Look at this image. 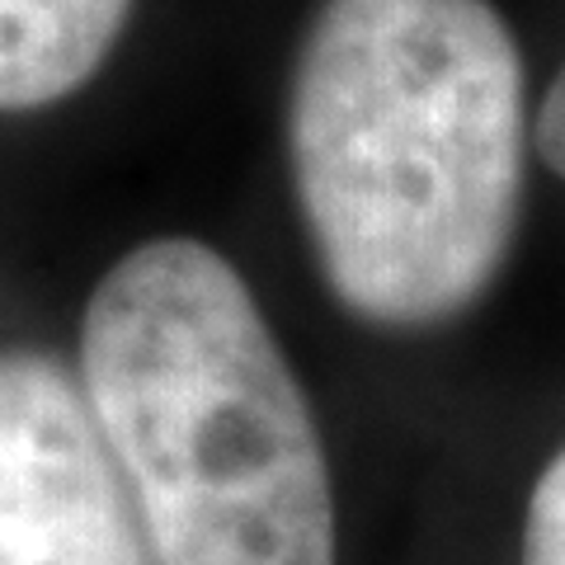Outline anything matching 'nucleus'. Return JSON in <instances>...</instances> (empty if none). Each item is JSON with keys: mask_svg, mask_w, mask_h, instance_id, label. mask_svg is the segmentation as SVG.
I'll use <instances>...</instances> for the list:
<instances>
[{"mask_svg": "<svg viewBox=\"0 0 565 565\" xmlns=\"http://www.w3.org/2000/svg\"><path fill=\"white\" fill-rule=\"evenodd\" d=\"M132 0H0V114L57 104L104 66Z\"/></svg>", "mask_w": 565, "mask_h": 565, "instance_id": "20e7f679", "label": "nucleus"}, {"mask_svg": "<svg viewBox=\"0 0 565 565\" xmlns=\"http://www.w3.org/2000/svg\"><path fill=\"white\" fill-rule=\"evenodd\" d=\"M292 180L330 288L377 326L490 288L523 199V57L486 0H326L292 76Z\"/></svg>", "mask_w": 565, "mask_h": 565, "instance_id": "f257e3e1", "label": "nucleus"}, {"mask_svg": "<svg viewBox=\"0 0 565 565\" xmlns=\"http://www.w3.org/2000/svg\"><path fill=\"white\" fill-rule=\"evenodd\" d=\"M523 565H565V452L552 457L527 500Z\"/></svg>", "mask_w": 565, "mask_h": 565, "instance_id": "39448f33", "label": "nucleus"}, {"mask_svg": "<svg viewBox=\"0 0 565 565\" xmlns=\"http://www.w3.org/2000/svg\"><path fill=\"white\" fill-rule=\"evenodd\" d=\"M81 377L161 565H334L311 405L217 250L166 236L114 264L85 307Z\"/></svg>", "mask_w": 565, "mask_h": 565, "instance_id": "f03ea898", "label": "nucleus"}, {"mask_svg": "<svg viewBox=\"0 0 565 565\" xmlns=\"http://www.w3.org/2000/svg\"><path fill=\"white\" fill-rule=\"evenodd\" d=\"M537 151H542V161L565 180V66L556 71L552 90H546V99H542V114H537Z\"/></svg>", "mask_w": 565, "mask_h": 565, "instance_id": "423d86ee", "label": "nucleus"}, {"mask_svg": "<svg viewBox=\"0 0 565 565\" xmlns=\"http://www.w3.org/2000/svg\"><path fill=\"white\" fill-rule=\"evenodd\" d=\"M0 565H161L85 392L0 353Z\"/></svg>", "mask_w": 565, "mask_h": 565, "instance_id": "7ed1b4c3", "label": "nucleus"}]
</instances>
